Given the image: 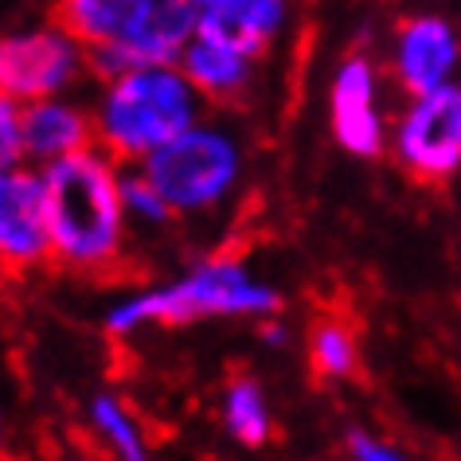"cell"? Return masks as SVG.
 Instances as JSON below:
<instances>
[{"instance_id":"obj_1","label":"cell","mask_w":461,"mask_h":461,"mask_svg":"<svg viewBox=\"0 0 461 461\" xmlns=\"http://www.w3.org/2000/svg\"><path fill=\"white\" fill-rule=\"evenodd\" d=\"M51 262L75 274H110L125 258L130 212L122 200V160L102 145L43 165Z\"/></svg>"},{"instance_id":"obj_2","label":"cell","mask_w":461,"mask_h":461,"mask_svg":"<svg viewBox=\"0 0 461 461\" xmlns=\"http://www.w3.org/2000/svg\"><path fill=\"white\" fill-rule=\"evenodd\" d=\"M278 309V290L262 282L243 258L215 255L165 285L113 302L106 313V329L113 337H133L149 325L180 329L207 317H274Z\"/></svg>"},{"instance_id":"obj_3","label":"cell","mask_w":461,"mask_h":461,"mask_svg":"<svg viewBox=\"0 0 461 461\" xmlns=\"http://www.w3.org/2000/svg\"><path fill=\"white\" fill-rule=\"evenodd\" d=\"M203 98L188 83L180 63L130 67L102 78L95 102V137L122 165H141L180 130L200 122Z\"/></svg>"},{"instance_id":"obj_4","label":"cell","mask_w":461,"mask_h":461,"mask_svg":"<svg viewBox=\"0 0 461 461\" xmlns=\"http://www.w3.org/2000/svg\"><path fill=\"white\" fill-rule=\"evenodd\" d=\"M243 168V145L235 141V133L203 118L141 160V172L176 215H203L230 200Z\"/></svg>"},{"instance_id":"obj_5","label":"cell","mask_w":461,"mask_h":461,"mask_svg":"<svg viewBox=\"0 0 461 461\" xmlns=\"http://www.w3.org/2000/svg\"><path fill=\"white\" fill-rule=\"evenodd\" d=\"M391 157L407 176L446 184L461 172V83H442L411 95L407 110L391 130Z\"/></svg>"},{"instance_id":"obj_6","label":"cell","mask_w":461,"mask_h":461,"mask_svg":"<svg viewBox=\"0 0 461 461\" xmlns=\"http://www.w3.org/2000/svg\"><path fill=\"white\" fill-rule=\"evenodd\" d=\"M86 67V48L59 20L0 36V95H8L20 106L67 95L83 78Z\"/></svg>"},{"instance_id":"obj_7","label":"cell","mask_w":461,"mask_h":461,"mask_svg":"<svg viewBox=\"0 0 461 461\" xmlns=\"http://www.w3.org/2000/svg\"><path fill=\"white\" fill-rule=\"evenodd\" d=\"M329 125L344 153L360 160L387 153L391 130L384 113V86H379V67L367 55L340 59L329 83Z\"/></svg>"},{"instance_id":"obj_8","label":"cell","mask_w":461,"mask_h":461,"mask_svg":"<svg viewBox=\"0 0 461 461\" xmlns=\"http://www.w3.org/2000/svg\"><path fill=\"white\" fill-rule=\"evenodd\" d=\"M387 71L402 95H422L454 83L461 71V32L442 13H411L391 32Z\"/></svg>"},{"instance_id":"obj_9","label":"cell","mask_w":461,"mask_h":461,"mask_svg":"<svg viewBox=\"0 0 461 461\" xmlns=\"http://www.w3.org/2000/svg\"><path fill=\"white\" fill-rule=\"evenodd\" d=\"M43 262H51L43 172L13 165L0 172V267L24 274Z\"/></svg>"},{"instance_id":"obj_10","label":"cell","mask_w":461,"mask_h":461,"mask_svg":"<svg viewBox=\"0 0 461 461\" xmlns=\"http://www.w3.org/2000/svg\"><path fill=\"white\" fill-rule=\"evenodd\" d=\"M200 32V8L192 0H157L149 16L137 24L122 43L86 51L90 71L98 78H110L130 67H157V63H180L184 48Z\"/></svg>"},{"instance_id":"obj_11","label":"cell","mask_w":461,"mask_h":461,"mask_svg":"<svg viewBox=\"0 0 461 461\" xmlns=\"http://www.w3.org/2000/svg\"><path fill=\"white\" fill-rule=\"evenodd\" d=\"M98 145L95 137V110L78 106L67 95L40 98L24 106V157L28 165H55V160L83 153Z\"/></svg>"},{"instance_id":"obj_12","label":"cell","mask_w":461,"mask_h":461,"mask_svg":"<svg viewBox=\"0 0 461 461\" xmlns=\"http://www.w3.org/2000/svg\"><path fill=\"white\" fill-rule=\"evenodd\" d=\"M285 16L290 0H219L212 8H200V36L258 59L282 36Z\"/></svg>"},{"instance_id":"obj_13","label":"cell","mask_w":461,"mask_h":461,"mask_svg":"<svg viewBox=\"0 0 461 461\" xmlns=\"http://www.w3.org/2000/svg\"><path fill=\"white\" fill-rule=\"evenodd\" d=\"M180 71L188 75V83L200 90L203 102L227 106V102L243 98L255 83V55H243L195 32V40L180 55Z\"/></svg>"},{"instance_id":"obj_14","label":"cell","mask_w":461,"mask_h":461,"mask_svg":"<svg viewBox=\"0 0 461 461\" xmlns=\"http://www.w3.org/2000/svg\"><path fill=\"white\" fill-rule=\"evenodd\" d=\"M157 0H59L55 20L83 43L86 51L122 43L149 16Z\"/></svg>"},{"instance_id":"obj_15","label":"cell","mask_w":461,"mask_h":461,"mask_svg":"<svg viewBox=\"0 0 461 461\" xmlns=\"http://www.w3.org/2000/svg\"><path fill=\"white\" fill-rule=\"evenodd\" d=\"M223 426H227V434L247 449H258L270 442L274 414H270L267 391L258 387V379H250V375L230 379V387L223 395Z\"/></svg>"},{"instance_id":"obj_16","label":"cell","mask_w":461,"mask_h":461,"mask_svg":"<svg viewBox=\"0 0 461 461\" xmlns=\"http://www.w3.org/2000/svg\"><path fill=\"white\" fill-rule=\"evenodd\" d=\"M86 419H90V430L102 438V446H106L110 454H118L122 461H145L149 457V442H145L141 422L133 419V411L125 407L118 395H95L86 407Z\"/></svg>"},{"instance_id":"obj_17","label":"cell","mask_w":461,"mask_h":461,"mask_svg":"<svg viewBox=\"0 0 461 461\" xmlns=\"http://www.w3.org/2000/svg\"><path fill=\"white\" fill-rule=\"evenodd\" d=\"M309 367L321 379H348L360 367V344L344 321H321L309 337Z\"/></svg>"},{"instance_id":"obj_18","label":"cell","mask_w":461,"mask_h":461,"mask_svg":"<svg viewBox=\"0 0 461 461\" xmlns=\"http://www.w3.org/2000/svg\"><path fill=\"white\" fill-rule=\"evenodd\" d=\"M122 200H125V212H130V223L165 227L176 219V212H172L168 200L157 192V184L141 172V165L122 168Z\"/></svg>"},{"instance_id":"obj_19","label":"cell","mask_w":461,"mask_h":461,"mask_svg":"<svg viewBox=\"0 0 461 461\" xmlns=\"http://www.w3.org/2000/svg\"><path fill=\"white\" fill-rule=\"evenodd\" d=\"M24 160V106L0 95V172Z\"/></svg>"},{"instance_id":"obj_20","label":"cell","mask_w":461,"mask_h":461,"mask_svg":"<svg viewBox=\"0 0 461 461\" xmlns=\"http://www.w3.org/2000/svg\"><path fill=\"white\" fill-rule=\"evenodd\" d=\"M344 446H348V454L360 457V461H395V457H402V449L395 442H387V438H379L372 430H348Z\"/></svg>"},{"instance_id":"obj_21","label":"cell","mask_w":461,"mask_h":461,"mask_svg":"<svg viewBox=\"0 0 461 461\" xmlns=\"http://www.w3.org/2000/svg\"><path fill=\"white\" fill-rule=\"evenodd\" d=\"M195 8H212V5H219V0H192Z\"/></svg>"},{"instance_id":"obj_22","label":"cell","mask_w":461,"mask_h":461,"mask_svg":"<svg viewBox=\"0 0 461 461\" xmlns=\"http://www.w3.org/2000/svg\"><path fill=\"white\" fill-rule=\"evenodd\" d=\"M0 442H5V426H0Z\"/></svg>"}]
</instances>
